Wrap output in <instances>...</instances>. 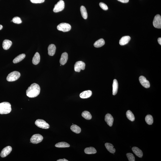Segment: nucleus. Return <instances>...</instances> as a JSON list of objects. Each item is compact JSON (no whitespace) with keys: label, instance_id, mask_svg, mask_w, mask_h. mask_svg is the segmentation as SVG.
Returning <instances> with one entry per match:
<instances>
[{"label":"nucleus","instance_id":"1","mask_svg":"<svg viewBox=\"0 0 161 161\" xmlns=\"http://www.w3.org/2000/svg\"><path fill=\"white\" fill-rule=\"evenodd\" d=\"M40 88L38 84L34 83L31 84L26 91L27 96L31 98H35L40 94Z\"/></svg>","mask_w":161,"mask_h":161},{"label":"nucleus","instance_id":"2","mask_svg":"<svg viewBox=\"0 0 161 161\" xmlns=\"http://www.w3.org/2000/svg\"><path fill=\"white\" fill-rule=\"evenodd\" d=\"M11 111V105L9 103L4 102L0 103V114H8Z\"/></svg>","mask_w":161,"mask_h":161},{"label":"nucleus","instance_id":"3","mask_svg":"<svg viewBox=\"0 0 161 161\" xmlns=\"http://www.w3.org/2000/svg\"><path fill=\"white\" fill-rule=\"evenodd\" d=\"M20 76V72L17 71H14L9 74L6 78V80L8 81H15L18 80Z\"/></svg>","mask_w":161,"mask_h":161},{"label":"nucleus","instance_id":"4","mask_svg":"<svg viewBox=\"0 0 161 161\" xmlns=\"http://www.w3.org/2000/svg\"><path fill=\"white\" fill-rule=\"evenodd\" d=\"M35 124L39 128L43 129H48L50 128L49 125L42 119H37L35 122Z\"/></svg>","mask_w":161,"mask_h":161},{"label":"nucleus","instance_id":"5","mask_svg":"<svg viewBox=\"0 0 161 161\" xmlns=\"http://www.w3.org/2000/svg\"><path fill=\"white\" fill-rule=\"evenodd\" d=\"M71 26L68 23H60L57 26V29L59 31L63 32H68L71 30Z\"/></svg>","mask_w":161,"mask_h":161},{"label":"nucleus","instance_id":"6","mask_svg":"<svg viewBox=\"0 0 161 161\" xmlns=\"http://www.w3.org/2000/svg\"><path fill=\"white\" fill-rule=\"evenodd\" d=\"M64 8V2L63 0H60L55 5L53 9L55 13L59 12L62 11Z\"/></svg>","mask_w":161,"mask_h":161},{"label":"nucleus","instance_id":"7","mask_svg":"<svg viewBox=\"0 0 161 161\" xmlns=\"http://www.w3.org/2000/svg\"><path fill=\"white\" fill-rule=\"evenodd\" d=\"M43 137L41 135L36 134L33 135L30 139L31 142L33 144H37L40 143L43 140Z\"/></svg>","mask_w":161,"mask_h":161},{"label":"nucleus","instance_id":"8","mask_svg":"<svg viewBox=\"0 0 161 161\" xmlns=\"http://www.w3.org/2000/svg\"><path fill=\"white\" fill-rule=\"evenodd\" d=\"M85 64L84 62L79 61L76 62L74 65V70L76 72H80L81 70L85 69Z\"/></svg>","mask_w":161,"mask_h":161},{"label":"nucleus","instance_id":"9","mask_svg":"<svg viewBox=\"0 0 161 161\" xmlns=\"http://www.w3.org/2000/svg\"><path fill=\"white\" fill-rule=\"evenodd\" d=\"M153 23V25L155 28L161 29V17L160 15H157L155 16L154 17Z\"/></svg>","mask_w":161,"mask_h":161},{"label":"nucleus","instance_id":"10","mask_svg":"<svg viewBox=\"0 0 161 161\" xmlns=\"http://www.w3.org/2000/svg\"><path fill=\"white\" fill-rule=\"evenodd\" d=\"M139 80L140 83L144 87L146 88L150 87V82L146 80V78L143 76H141L139 78Z\"/></svg>","mask_w":161,"mask_h":161},{"label":"nucleus","instance_id":"11","mask_svg":"<svg viewBox=\"0 0 161 161\" xmlns=\"http://www.w3.org/2000/svg\"><path fill=\"white\" fill-rule=\"evenodd\" d=\"M12 150V148L10 146H7L4 148L1 151L0 156L1 157L5 158L11 153Z\"/></svg>","mask_w":161,"mask_h":161},{"label":"nucleus","instance_id":"12","mask_svg":"<svg viewBox=\"0 0 161 161\" xmlns=\"http://www.w3.org/2000/svg\"><path fill=\"white\" fill-rule=\"evenodd\" d=\"M105 121L110 127L112 126L114 121L113 117L110 114H106L105 116Z\"/></svg>","mask_w":161,"mask_h":161},{"label":"nucleus","instance_id":"13","mask_svg":"<svg viewBox=\"0 0 161 161\" xmlns=\"http://www.w3.org/2000/svg\"><path fill=\"white\" fill-rule=\"evenodd\" d=\"M68 59V54L66 52H64L62 54L60 60V63L62 65H64L67 63Z\"/></svg>","mask_w":161,"mask_h":161},{"label":"nucleus","instance_id":"14","mask_svg":"<svg viewBox=\"0 0 161 161\" xmlns=\"http://www.w3.org/2000/svg\"><path fill=\"white\" fill-rule=\"evenodd\" d=\"M56 46L54 44H51L49 45L48 48V54L50 56H53L55 54L56 52Z\"/></svg>","mask_w":161,"mask_h":161},{"label":"nucleus","instance_id":"15","mask_svg":"<svg viewBox=\"0 0 161 161\" xmlns=\"http://www.w3.org/2000/svg\"><path fill=\"white\" fill-rule=\"evenodd\" d=\"M92 94L91 91L90 90L85 91L80 93V98L83 99L88 98L91 97Z\"/></svg>","mask_w":161,"mask_h":161},{"label":"nucleus","instance_id":"16","mask_svg":"<svg viewBox=\"0 0 161 161\" xmlns=\"http://www.w3.org/2000/svg\"><path fill=\"white\" fill-rule=\"evenodd\" d=\"M131 40L129 36H124L119 41V44L121 45H124L128 44Z\"/></svg>","mask_w":161,"mask_h":161},{"label":"nucleus","instance_id":"17","mask_svg":"<svg viewBox=\"0 0 161 161\" xmlns=\"http://www.w3.org/2000/svg\"><path fill=\"white\" fill-rule=\"evenodd\" d=\"M12 44V42L10 40H5L2 43V47L4 50H7L11 47Z\"/></svg>","mask_w":161,"mask_h":161},{"label":"nucleus","instance_id":"18","mask_svg":"<svg viewBox=\"0 0 161 161\" xmlns=\"http://www.w3.org/2000/svg\"><path fill=\"white\" fill-rule=\"evenodd\" d=\"M132 151L136 156L142 158L143 156V153L141 151L139 148L136 147H134L132 148Z\"/></svg>","mask_w":161,"mask_h":161},{"label":"nucleus","instance_id":"19","mask_svg":"<svg viewBox=\"0 0 161 161\" xmlns=\"http://www.w3.org/2000/svg\"><path fill=\"white\" fill-rule=\"evenodd\" d=\"M118 83L117 80L115 79L113 80V94L115 95L118 92Z\"/></svg>","mask_w":161,"mask_h":161},{"label":"nucleus","instance_id":"20","mask_svg":"<svg viewBox=\"0 0 161 161\" xmlns=\"http://www.w3.org/2000/svg\"><path fill=\"white\" fill-rule=\"evenodd\" d=\"M40 55L38 52H36L32 59V63L34 65H37L40 63Z\"/></svg>","mask_w":161,"mask_h":161},{"label":"nucleus","instance_id":"21","mask_svg":"<svg viewBox=\"0 0 161 161\" xmlns=\"http://www.w3.org/2000/svg\"><path fill=\"white\" fill-rule=\"evenodd\" d=\"M105 146L106 147L107 150L111 153L114 154L115 152V150L114 148L113 145L109 143H106L105 144Z\"/></svg>","mask_w":161,"mask_h":161},{"label":"nucleus","instance_id":"22","mask_svg":"<svg viewBox=\"0 0 161 161\" xmlns=\"http://www.w3.org/2000/svg\"><path fill=\"white\" fill-rule=\"evenodd\" d=\"M105 43V41L103 39H101L96 41L94 43V45L96 48H100L103 46Z\"/></svg>","mask_w":161,"mask_h":161},{"label":"nucleus","instance_id":"23","mask_svg":"<svg viewBox=\"0 0 161 161\" xmlns=\"http://www.w3.org/2000/svg\"><path fill=\"white\" fill-rule=\"evenodd\" d=\"M84 151L86 154H96L97 152L96 149L92 147L86 148L84 150Z\"/></svg>","mask_w":161,"mask_h":161},{"label":"nucleus","instance_id":"24","mask_svg":"<svg viewBox=\"0 0 161 161\" xmlns=\"http://www.w3.org/2000/svg\"><path fill=\"white\" fill-rule=\"evenodd\" d=\"M25 55L24 54H21L17 56L13 60L14 63L16 64L21 61L25 58Z\"/></svg>","mask_w":161,"mask_h":161},{"label":"nucleus","instance_id":"25","mask_svg":"<svg viewBox=\"0 0 161 161\" xmlns=\"http://www.w3.org/2000/svg\"><path fill=\"white\" fill-rule=\"evenodd\" d=\"M80 11L82 16L84 19L87 18L88 15L86 8L84 6H81L80 7Z\"/></svg>","mask_w":161,"mask_h":161},{"label":"nucleus","instance_id":"26","mask_svg":"<svg viewBox=\"0 0 161 161\" xmlns=\"http://www.w3.org/2000/svg\"><path fill=\"white\" fill-rule=\"evenodd\" d=\"M71 129L72 132L76 133H80L81 132V129L76 125H72L71 126Z\"/></svg>","mask_w":161,"mask_h":161},{"label":"nucleus","instance_id":"27","mask_svg":"<svg viewBox=\"0 0 161 161\" xmlns=\"http://www.w3.org/2000/svg\"><path fill=\"white\" fill-rule=\"evenodd\" d=\"M81 115L86 120H90L92 118L91 114L88 111H85L83 112L82 113Z\"/></svg>","mask_w":161,"mask_h":161},{"label":"nucleus","instance_id":"28","mask_svg":"<svg viewBox=\"0 0 161 161\" xmlns=\"http://www.w3.org/2000/svg\"><path fill=\"white\" fill-rule=\"evenodd\" d=\"M55 146L58 148H66L69 147L70 145L67 143L62 142L58 143L56 144Z\"/></svg>","mask_w":161,"mask_h":161},{"label":"nucleus","instance_id":"29","mask_svg":"<svg viewBox=\"0 0 161 161\" xmlns=\"http://www.w3.org/2000/svg\"><path fill=\"white\" fill-rule=\"evenodd\" d=\"M126 116L127 118L129 120L132 121H134L135 117L134 115L130 110H128L126 112Z\"/></svg>","mask_w":161,"mask_h":161},{"label":"nucleus","instance_id":"30","mask_svg":"<svg viewBox=\"0 0 161 161\" xmlns=\"http://www.w3.org/2000/svg\"><path fill=\"white\" fill-rule=\"evenodd\" d=\"M145 120L146 123L149 125H152L153 122V116L150 115H148L145 117Z\"/></svg>","mask_w":161,"mask_h":161},{"label":"nucleus","instance_id":"31","mask_svg":"<svg viewBox=\"0 0 161 161\" xmlns=\"http://www.w3.org/2000/svg\"><path fill=\"white\" fill-rule=\"evenodd\" d=\"M12 21L14 23L17 24H20L22 23L20 18L18 16L15 17L13 18Z\"/></svg>","mask_w":161,"mask_h":161},{"label":"nucleus","instance_id":"32","mask_svg":"<svg viewBox=\"0 0 161 161\" xmlns=\"http://www.w3.org/2000/svg\"><path fill=\"white\" fill-rule=\"evenodd\" d=\"M128 160L129 161H135V158L133 154L131 153H128L126 154Z\"/></svg>","mask_w":161,"mask_h":161},{"label":"nucleus","instance_id":"33","mask_svg":"<svg viewBox=\"0 0 161 161\" xmlns=\"http://www.w3.org/2000/svg\"><path fill=\"white\" fill-rule=\"evenodd\" d=\"M99 6L103 9L106 11L108 9V7L107 5L106 4L103 3V2H101L99 3Z\"/></svg>","mask_w":161,"mask_h":161},{"label":"nucleus","instance_id":"34","mask_svg":"<svg viewBox=\"0 0 161 161\" xmlns=\"http://www.w3.org/2000/svg\"><path fill=\"white\" fill-rule=\"evenodd\" d=\"M31 2L33 3H43L45 0H30Z\"/></svg>","mask_w":161,"mask_h":161},{"label":"nucleus","instance_id":"35","mask_svg":"<svg viewBox=\"0 0 161 161\" xmlns=\"http://www.w3.org/2000/svg\"><path fill=\"white\" fill-rule=\"evenodd\" d=\"M118 0L123 3H128L129 0Z\"/></svg>","mask_w":161,"mask_h":161},{"label":"nucleus","instance_id":"36","mask_svg":"<svg viewBox=\"0 0 161 161\" xmlns=\"http://www.w3.org/2000/svg\"><path fill=\"white\" fill-rule=\"evenodd\" d=\"M158 42L160 45H161V38H159L158 39Z\"/></svg>","mask_w":161,"mask_h":161},{"label":"nucleus","instance_id":"37","mask_svg":"<svg viewBox=\"0 0 161 161\" xmlns=\"http://www.w3.org/2000/svg\"><path fill=\"white\" fill-rule=\"evenodd\" d=\"M68 160H67L65 159H60L57 160V161H68Z\"/></svg>","mask_w":161,"mask_h":161},{"label":"nucleus","instance_id":"38","mask_svg":"<svg viewBox=\"0 0 161 161\" xmlns=\"http://www.w3.org/2000/svg\"><path fill=\"white\" fill-rule=\"evenodd\" d=\"M2 28H3V26H2V25H0V30L2 29Z\"/></svg>","mask_w":161,"mask_h":161}]
</instances>
